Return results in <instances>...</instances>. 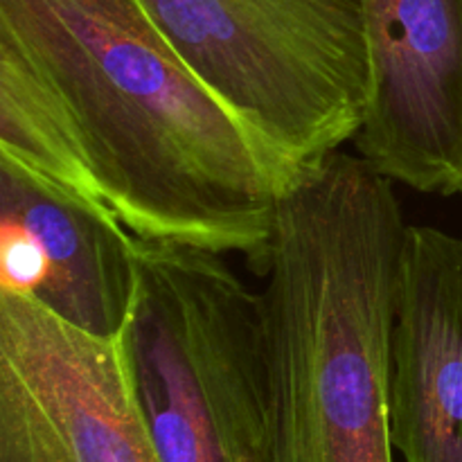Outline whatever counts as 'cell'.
Segmentation results:
<instances>
[{
    "mask_svg": "<svg viewBox=\"0 0 462 462\" xmlns=\"http://www.w3.org/2000/svg\"><path fill=\"white\" fill-rule=\"evenodd\" d=\"M402 462H462V239L406 226L391 347Z\"/></svg>",
    "mask_w": 462,
    "mask_h": 462,
    "instance_id": "obj_7",
    "label": "cell"
},
{
    "mask_svg": "<svg viewBox=\"0 0 462 462\" xmlns=\"http://www.w3.org/2000/svg\"><path fill=\"white\" fill-rule=\"evenodd\" d=\"M0 293L117 341L135 293V235L116 217L0 156Z\"/></svg>",
    "mask_w": 462,
    "mask_h": 462,
    "instance_id": "obj_6",
    "label": "cell"
},
{
    "mask_svg": "<svg viewBox=\"0 0 462 462\" xmlns=\"http://www.w3.org/2000/svg\"><path fill=\"white\" fill-rule=\"evenodd\" d=\"M117 346L162 462H264V302L221 253L135 237Z\"/></svg>",
    "mask_w": 462,
    "mask_h": 462,
    "instance_id": "obj_2",
    "label": "cell"
},
{
    "mask_svg": "<svg viewBox=\"0 0 462 462\" xmlns=\"http://www.w3.org/2000/svg\"><path fill=\"white\" fill-rule=\"evenodd\" d=\"M291 183L355 140L368 106L364 0H138Z\"/></svg>",
    "mask_w": 462,
    "mask_h": 462,
    "instance_id": "obj_3",
    "label": "cell"
},
{
    "mask_svg": "<svg viewBox=\"0 0 462 462\" xmlns=\"http://www.w3.org/2000/svg\"><path fill=\"white\" fill-rule=\"evenodd\" d=\"M368 106L356 153L422 194L462 192V0H364Z\"/></svg>",
    "mask_w": 462,
    "mask_h": 462,
    "instance_id": "obj_5",
    "label": "cell"
},
{
    "mask_svg": "<svg viewBox=\"0 0 462 462\" xmlns=\"http://www.w3.org/2000/svg\"><path fill=\"white\" fill-rule=\"evenodd\" d=\"M0 156L257 275L289 185L138 0H0Z\"/></svg>",
    "mask_w": 462,
    "mask_h": 462,
    "instance_id": "obj_1",
    "label": "cell"
},
{
    "mask_svg": "<svg viewBox=\"0 0 462 462\" xmlns=\"http://www.w3.org/2000/svg\"><path fill=\"white\" fill-rule=\"evenodd\" d=\"M0 462H162L117 341L0 293Z\"/></svg>",
    "mask_w": 462,
    "mask_h": 462,
    "instance_id": "obj_4",
    "label": "cell"
}]
</instances>
